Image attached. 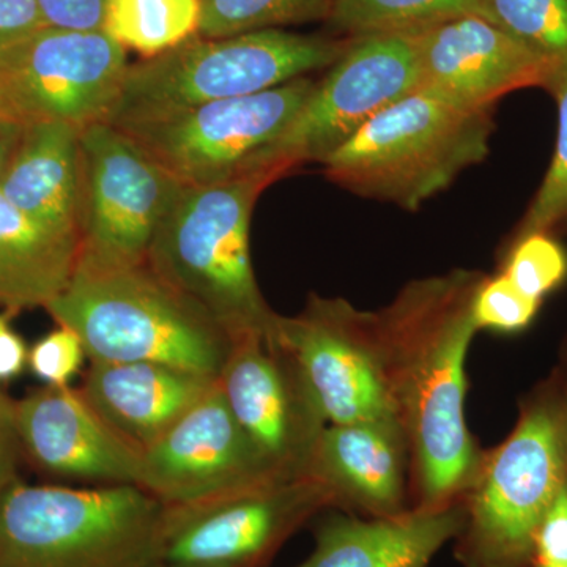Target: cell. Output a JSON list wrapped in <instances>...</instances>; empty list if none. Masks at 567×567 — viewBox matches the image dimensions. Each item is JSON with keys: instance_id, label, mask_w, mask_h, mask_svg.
Instances as JSON below:
<instances>
[{"instance_id": "17", "label": "cell", "mask_w": 567, "mask_h": 567, "mask_svg": "<svg viewBox=\"0 0 567 567\" xmlns=\"http://www.w3.org/2000/svg\"><path fill=\"white\" fill-rule=\"evenodd\" d=\"M22 456L50 475L99 486L136 484L142 453L123 439L80 388L47 386L17 402Z\"/></svg>"}, {"instance_id": "23", "label": "cell", "mask_w": 567, "mask_h": 567, "mask_svg": "<svg viewBox=\"0 0 567 567\" xmlns=\"http://www.w3.org/2000/svg\"><path fill=\"white\" fill-rule=\"evenodd\" d=\"M203 0H110L103 32L125 51L153 59L199 32Z\"/></svg>"}, {"instance_id": "33", "label": "cell", "mask_w": 567, "mask_h": 567, "mask_svg": "<svg viewBox=\"0 0 567 567\" xmlns=\"http://www.w3.org/2000/svg\"><path fill=\"white\" fill-rule=\"evenodd\" d=\"M22 447L18 435L17 401L0 386V498L20 483Z\"/></svg>"}, {"instance_id": "4", "label": "cell", "mask_w": 567, "mask_h": 567, "mask_svg": "<svg viewBox=\"0 0 567 567\" xmlns=\"http://www.w3.org/2000/svg\"><path fill=\"white\" fill-rule=\"evenodd\" d=\"M271 183L251 174L218 185L185 186L145 262L235 342L274 334L278 319L256 281L249 241L254 205Z\"/></svg>"}, {"instance_id": "29", "label": "cell", "mask_w": 567, "mask_h": 567, "mask_svg": "<svg viewBox=\"0 0 567 567\" xmlns=\"http://www.w3.org/2000/svg\"><path fill=\"white\" fill-rule=\"evenodd\" d=\"M543 303L520 292L503 274L484 276L473 301V320L477 331L520 333L535 322Z\"/></svg>"}, {"instance_id": "5", "label": "cell", "mask_w": 567, "mask_h": 567, "mask_svg": "<svg viewBox=\"0 0 567 567\" xmlns=\"http://www.w3.org/2000/svg\"><path fill=\"white\" fill-rule=\"evenodd\" d=\"M167 507L136 484L18 483L0 498V567H155Z\"/></svg>"}, {"instance_id": "22", "label": "cell", "mask_w": 567, "mask_h": 567, "mask_svg": "<svg viewBox=\"0 0 567 567\" xmlns=\"http://www.w3.org/2000/svg\"><path fill=\"white\" fill-rule=\"evenodd\" d=\"M78 262V235L43 226L0 194V306L47 308L69 287Z\"/></svg>"}, {"instance_id": "25", "label": "cell", "mask_w": 567, "mask_h": 567, "mask_svg": "<svg viewBox=\"0 0 567 567\" xmlns=\"http://www.w3.org/2000/svg\"><path fill=\"white\" fill-rule=\"evenodd\" d=\"M483 7L488 20L546 66L548 84L567 74V0H483Z\"/></svg>"}, {"instance_id": "2", "label": "cell", "mask_w": 567, "mask_h": 567, "mask_svg": "<svg viewBox=\"0 0 567 567\" xmlns=\"http://www.w3.org/2000/svg\"><path fill=\"white\" fill-rule=\"evenodd\" d=\"M567 483V386L557 369L518 401L511 434L483 451L464 496L466 567H535L536 529Z\"/></svg>"}, {"instance_id": "27", "label": "cell", "mask_w": 567, "mask_h": 567, "mask_svg": "<svg viewBox=\"0 0 567 567\" xmlns=\"http://www.w3.org/2000/svg\"><path fill=\"white\" fill-rule=\"evenodd\" d=\"M546 91L554 95L558 106L557 144L546 177L518 223L513 240L535 233L555 235L567 227V74L551 81Z\"/></svg>"}, {"instance_id": "40", "label": "cell", "mask_w": 567, "mask_h": 567, "mask_svg": "<svg viewBox=\"0 0 567 567\" xmlns=\"http://www.w3.org/2000/svg\"><path fill=\"white\" fill-rule=\"evenodd\" d=\"M535 567H551V566L536 565Z\"/></svg>"}, {"instance_id": "16", "label": "cell", "mask_w": 567, "mask_h": 567, "mask_svg": "<svg viewBox=\"0 0 567 567\" xmlns=\"http://www.w3.org/2000/svg\"><path fill=\"white\" fill-rule=\"evenodd\" d=\"M416 32L420 91L458 107L492 111L507 93L546 89L550 74L532 52L481 14H461Z\"/></svg>"}, {"instance_id": "9", "label": "cell", "mask_w": 567, "mask_h": 567, "mask_svg": "<svg viewBox=\"0 0 567 567\" xmlns=\"http://www.w3.org/2000/svg\"><path fill=\"white\" fill-rule=\"evenodd\" d=\"M420 81L415 31L350 40L286 133L257 156L249 175L275 183L301 164L322 163L377 114L417 91Z\"/></svg>"}, {"instance_id": "3", "label": "cell", "mask_w": 567, "mask_h": 567, "mask_svg": "<svg viewBox=\"0 0 567 567\" xmlns=\"http://www.w3.org/2000/svg\"><path fill=\"white\" fill-rule=\"evenodd\" d=\"M44 309L80 334L91 363L147 361L218 380L235 344L221 324L147 264L76 270Z\"/></svg>"}, {"instance_id": "1", "label": "cell", "mask_w": 567, "mask_h": 567, "mask_svg": "<svg viewBox=\"0 0 567 567\" xmlns=\"http://www.w3.org/2000/svg\"><path fill=\"white\" fill-rule=\"evenodd\" d=\"M484 276L454 270L417 279L377 311L395 412L409 440L416 509L461 502L483 456L465 421V363Z\"/></svg>"}, {"instance_id": "36", "label": "cell", "mask_w": 567, "mask_h": 567, "mask_svg": "<svg viewBox=\"0 0 567 567\" xmlns=\"http://www.w3.org/2000/svg\"><path fill=\"white\" fill-rule=\"evenodd\" d=\"M22 126H24V123H0V177H2L3 171H6L11 153H13L14 147H17V142L21 136Z\"/></svg>"}, {"instance_id": "37", "label": "cell", "mask_w": 567, "mask_h": 567, "mask_svg": "<svg viewBox=\"0 0 567 567\" xmlns=\"http://www.w3.org/2000/svg\"><path fill=\"white\" fill-rule=\"evenodd\" d=\"M2 122L22 123L20 118H18L17 112H14L6 82H3L2 74H0V123Z\"/></svg>"}, {"instance_id": "11", "label": "cell", "mask_w": 567, "mask_h": 567, "mask_svg": "<svg viewBox=\"0 0 567 567\" xmlns=\"http://www.w3.org/2000/svg\"><path fill=\"white\" fill-rule=\"evenodd\" d=\"M274 336L300 368L328 424L398 420L377 312L312 293L297 316H279Z\"/></svg>"}, {"instance_id": "18", "label": "cell", "mask_w": 567, "mask_h": 567, "mask_svg": "<svg viewBox=\"0 0 567 567\" xmlns=\"http://www.w3.org/2000/svg\"><path fill=\"white\" fill-rule=\"evenodd\" d=\"M334 505H350L375 517L405 514L410 477L409 440L395 420L328 424L309 465Z\"/></svg>"}, {"instance_id": "34", "label": "cell", "mask_w": 567, "mask_h": 567, "mask_svg": "<svg viewBox=\"0 0 567 567\" xmlns=\"http://www.w3.org/2000/svg\"><path fill=\"white\" fill-rule=\"evenodd\" d=\"M47 28L37 0H0V52Z\"/></svg>"}, {"instance_id": "12", "label": "cell", "mask_w": 567, "mask_h": 567, "mask_svg": "<svg viewBox=\"0 0 567 567\" xmlns=\"http://www.w3.org/2000/svg\"><path fill=\"white\" fill-rule=\"evenodd\" d=\"M126 51L103 31L47 28L0 52V74L22 123L78 128L106 122L121 95Z\"/></svg>"}, {"instance_id": "7", "label": "cell", "mask_w": 567, "mask_h": 567, "mask_svg": "<svg viewBox=\"0 0 567 567\" xmlns=\"http://www.w3.org/2000/svg\"><path fill=\"white\" fill-rule=\"evenodd\" d=\"M350 40L284 29L219 39L193 37L174 50L130 65L106 123L133 125L270 91L311 71L330 69Z\"/></svg>"}, {"instance_id": "8", "label": "cell", "mask_w": 567, "mask_h": 567, "mask_svg": "<svg viewBox=\"0 0 567 567\" xmlns=\"http://www.w3.org/2000/svg\"><path fill=\"white\" fill-rule=\"evenodd\" d=\"M183 188L117 126L99 122L82 128L76 270L147 262L153 238Z\"/></svg>"}, {"instance_id": "31", "label": "cell", "mask_w": 567, "mask_h": 567, "mask_svg": "<svg viewBox=\"0 0 567 567\" xmlns=\"http://www.w3.org/2000/svg\"><path fill=\"white\" fill-rule=\"evenodd\" d=\"M535 559V566L567 567V483L536 529Z\"/></svg>"}, {"instance_id": "26", "label": "cell", "mask_w": 567, "mask_h": 567, "mask_svg": "<svg viewBox=\"0 0 567 567\" xmlns=\"http://www.w3.org/2000/svg\"><path fill=\"white\" fill-rule=\"evenodd\" d=\"M330 10L331 0H203L197 35L219 39L328 20Z\"/></svg>"}, {"instance_id": "38", "label": "cell", "mask_w": 567, "mask_h": 567, "mask_svg": "<svg viewBox=\"0 0 567 567\" xmlns=\"http://www.w3.org/2000/svg\"><path fill=\"white\" fill-rule=\"evenodd\" d=\"M555 369H557L561 379L565 380L567 386V333L563 336L561 342H559L558 361L555 364Z\"/></svg>"}, {"instance_id": "19", "label": "cell", "mask_w": 567, "mask_h": 567, "mask_svg": "<svg viewBox=\"0 0 567 567\" xmlns=\"http://www.w3.org/2000/svg\"><path fill=\"white\" fill-rule=\"evenodd\" d=\"M215 383L186 369L132 361L91 363L80 390L112 429L142 453Z\"/></svg>"}, {"instance_id": "6", "label": "cell", "mask_w": 567, "mask_h": 567, "mask_svg": "<svg viewBox=\"0 0 567 567\" xmlns=\"http://www.w3.org/2000/svg\"><path fill=\"white\" fill-rule=\"evenodd\" d=\"M492 133V111L464 110L417 89L320 164L336 185L415 212L486 158Z\"/></svg>"}, {"instance_id": "35", "label": "cell", "mask_w": 567, "mask_h": 567, "mask_svg": "<svg viewBox=\"0 0 567 567\" xmlns=\"http://www.w3.org/2000/svg\"><path fill=\"white\" fill-rule=\"evenodd\" d=\"M29 349L11 327L9 316L0 315V383L20 377L28 368Z\"/></svg>"}, {"instance_id": "15", "label": "cell", "mask_w": 567, "mask_h": 567, "mask_svg": "<svg viewBox=\"0 0 567 567\" xmlns=\"http://www.w3.org/2000/svg\"><path fill=\"white\" fill-rule=\"evenodd\" d=\"M224 401L218 380L147 450L137 486L167 507L200 505L276 483Z\"/></svg>"}, {"instance_id": "10", "label": "cell", "mask_w": 567, "mask_h": 567, "mask_svg": "<svg viewBox=\"0 0 567 567\" xmlns=\"http://www.w3.org/2000/svg\"><path fill=\"white\" fill-rule=\"evenodd\" d=\"M315 85L311 78H298L270 91L117 128L183 186L218 185L249 175L257 156L289 128Z\"/></svg>"}, {"instance_id": "20", "label": "cell", "mask_w": 567, "mask_h": 567, "mask_svg": "<svg viewBox=\"0 0 567 567\" xmlns=\"http://www.w3.org/2000/svg\"><path fill=\"white\" fill-rule=\"evenodd\" d=\"M464 503L406 511L372 520L336 516L319 528L311 557L298 567H425L464 527Z\"/></svg>"}, {"instance_id": "39", "label": "cell", "mask_w": 567, "mask_h": 567, "mask_svg": "<svg viewBox=\"0 0 567 567\" xmlns=\"http://www.w3.org/2000/svg\"><path fill=\"white\" fill-rule=\"evenodd\" d=\"M155 567H177V566L164 565V563H159V565H156Z\"/></svg>"}, {"instance_id": "14", "label": "cell", "mask_w": 567, "mask_h": 567, "mask_svg": "<svg viewBox=\"0 0 567 567\" xmlns=\"http://www.w3.org/2000/svg\"><path fill=\"white\" fill-rule=\"evenodd\" d=\"M334 505L311 480L276 481L200 505L167 507L162 563L177 567H256L295 528Z\"/></svg>"}, {"instance_id": "28", "label": "cell", "mask_w": 567, "mask_h": 567, "mask_svg": "<svg viewBox=\"0 0 567 567\" xmlns=\"http://www.w3.org/2000/svg\"><path fill=\"white\" fill-rule=\"evenodd\" d=\"M499 274L536 300L558 290L567 279V251L555 235L535 233L511 240Z\"/></svg>"}, {"instance_id": "13", "label": "cell", "mask_w": 567, "mask_h": 567, "mask_svg": "<svg viewBox=\"0 0 567 567\" xmlns=\"http://www.w3.org/2000/svg\"><path fill=\"white\" fill-rule=\"evenodd\" d=\"M218 386L271 475L279 481L308 477L328 421L300 368L275 336L235 342Z\"/></svg>"}, {"instance_id": "24", "label": "cell", "mask_w": 567, "mask_h": 567, "mask_svg": "<svg viewBox=\"0 0 567 567\" xmlns=\"http://www.w3.org/2000/svg\"><path fill=\"white\" fill-rule=\"evenodd\" d=\"M461 14L487 18L483 0H331L327 21L336 31L358 39L372 33L420 31Z\"/></svg>"}, {"instance_id": "21", "label": "cell", "mask_w": 567, "mask_h": 567, "mask_svg": "<svg viewBox=\"0 0 567 567\" xmlns=\"http://www.w3.org/2000/svg\"><path fill=\"white\" fill-rule=\"evenodd\" d=\"M80 182L81 128L58 121L24 123L0 177V194L43 226L78 235Z\"/></svg>"}, {"instance_id": "30", "label": "cell", "mask_w": 567, "mask_h": 567, "mask_svg": "<svg viewBox=\"0 0 567 567\" xmlns=\"http://www.w3.org/2000/svg\"><path fill=\"white\" fill-rule=\"evenodd\" d=\"M87 360L80 334L58 324L29 349L28 368L47 386H70Z\"/></svg>"}, {"instance_id": "32", "label": "cell", "mask_w": 567, "mask_h": 567, "mask_svg": "<svg viewBox=\"0 0 567 567\" xmlns=\"http://www.w3.org/2000/svg\"><path fill=\"white\" fill-rule=\"evenodd\" d=\"M110 0H37L44 24L69 31H103Z\"/></svg>"}]
</instances>
